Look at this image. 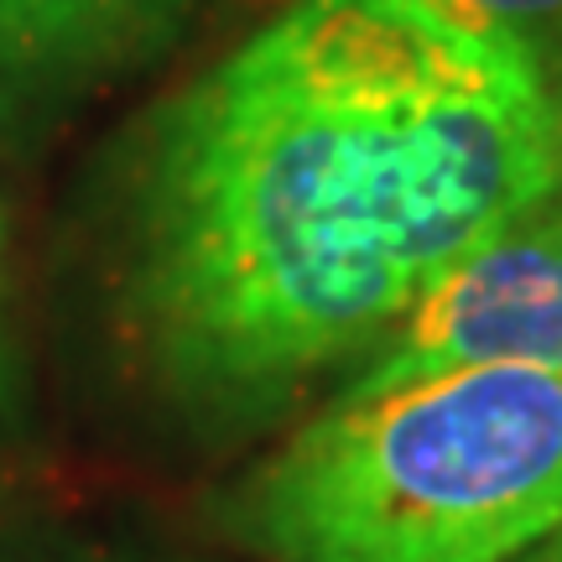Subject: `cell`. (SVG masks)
<instances>
[{
    "label": "cell",
    "instance_id": "obj_1",
    "mask_svg": "<svg viewBox=\"0 0 562 562\" xmlns=\"http://www.w3.org/2000/svg\"><path fill=\"white\" fill-rule=\"evenodd\" d=\"M558 193L521 47L432 0H292L167 104L136 313L172 385L256 402L360 355Z\"/></svg>",
    "mask_w": 562,
    "mask_h": 562
},
{
    "label": "cell",
    "instance_id": "obj_2",
    "mask_svg": "<svg viewBox=\"0 0 562 562\" xmlns=\"http://www.w3.org/2000/svg\"><path fill=\"white\" fill-rule=\"evenodd\" d=\"M271 562H516L562 531V370L339 396L240 495Z\"/></svg>",
    "mask_w": 562,
    "mask_h": 562
},
{
    "label": "cell",
    "instance_id": "obj_3",
    "mask_svg": "<svg viewBox=\"0 0 562 562\" xmlns=\"http://www.w3.org/2000/svg\"><path fill=\"white\" fill-rule=\"evenodd\" d=\"M448 370H562V193L442 271L339 396Z\"/></svg>",
    "mask_w": 562,
    "mask_h": 562
},
{
    "label": "cell",
    "instance_id": "obj_4",
    "mask_svg": "<svg viewBox=\"0 0 562 562\" xmlns=\"http://www.w3.org/2000/svg\"><path fill=\"white\" fill-rule=\"evenodd\" d=\"M182 0H0V58L26 68H63L121 53Z\"/></svg>",
    "mask_w": 562,
    "mask_h": 562
},
{
    "label": "cell",
    "instance_id": "obj_5",
    "mask_svg": "<svg viewBox=\"0 0 562 562\" xmlns=\"http://www.w3.org/2000/svg\"><path fill=\"white\" fill-rule=\"evenodd\" d=\"M432 5L505 47H521L537 63V74L562 58V0H432Z\"/></svg>",
    "mask_w": 562,
    "mask_h": 562
},
{
    "label": "cell",
    "instance_id": "obj_6",
    "mask_svg": "<svg viewBox=\"0 0 562 562\" xmlns=\"http://www.w3.org/2000/svg\"><path fill=\"white\" fill-rule=\"evenodd\" d=\"M547 104H552V151H558V193H562V58H552L542 68Z\"/></svg>",
    "mask_w": 562,
    "mask_h": 562
},
{
    "label": "cell",
    "instance_id": "obj_7",
    "mask_svg": "<svg viewBox=\"0 0 562 562\" xmlns=\"http://www.w3.org/2000/svg\"><path fill=\"white\" fill-rule=\"evenodd\" d=\"M516 562H562V531L558 537H547L542 547H531L526 558H516Z\"/></svg>",
    "mask_w": 562,
    "mask_h": 562
}]
</instances>
